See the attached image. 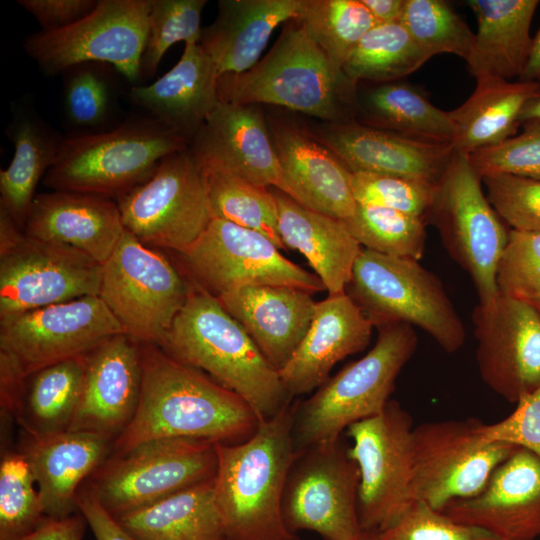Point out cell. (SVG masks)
Wrapping results in <instances>:
<instances>
[{
    "mask_svg": "<svg viewBox=\"0 0 540 540\" xmlns=\"http://www.w3.org/2000/svg\"><path fill=\"white\" fill-rule=\"evenodd\" d=\"M140 351L138 407L113 441L110 455L158 439L191 438L234 445L254 435L260 421L236 393L156 345L140 343Z\"/></svg>",
    "mask_w": 540,
    "mask_h": 540,
    "instance_id": "cell-1",
    "label": "cell"
},
{
    "mask_svg": "<svg viewBox=\"0 0 540 540\" xmlns=\"http://www.w3.org/2000/svg\"><path fill=\"white\" fill-rule=\"evenodd\" d=\"M296 403L260 421L245 442L216 443L214 500L227 540H300L285 525L282 498L297 456L293 438Z\"/></svg>",
    "mask_w": 540,
    "mask_h": 540,
    "instance_id": "cell-2",
    "label": "cell"
},
{
    "mask_svg": "<svg viewBox=\"0 0 540 540\" xmlns=\"http://www.w3.org/2000/svg\"><path fill=\"white\" fill-rule=\"evenodd\" d=\"M158 347L236 393L259 421L274 417L291 402L278 370L218 298L201 286L189 289L184 307Z\"/></svg>",
    "mask_w": 540,
    "mask_h": 540,
    "instance_id": "cell-3",
    "label": "cell"
},
{
    "mask_svg": "<svg viewBox=\"0 0 540 540\" xmlns=\"http://www.w3.org/2000/svg\"><path fill=\"white\" fill-rule=\"evenodd\" d=\"M356 87L293 19L252 68L221 76L218 94L221 102L274 105L339 123L355 120Z\"/></svg>",
    "mask_w": 540,
    "mask_h": 540,
    "instance_id": "cell-4",
    "label": "cell"
},
{
    "mask_svg": "<svg viewBox=\"0 0 540 540\" xmlns=\"http://www.w3.org/2000/svg\"><path fill=\"white\" fill-rule=\"evenodd\" d=\"M373 348L329 377L296 406L293 438L297 451L336 440L352 424L381 413L395 381L416 351L418 337L405 323L378 327Z\"/></svg>",
    "mask_w": 540,
    "mask_h": 540,
    "instance_id": "cell-5",
    "label": "cell"
},
{
    "mask_svg": "<svg viewBox=\"0 0 540 540\" xmlns=\"http://www.w3.org/2000/svg\"><path fill=\"white\" fill-rule=\"evenodd\" d=\"M189 146L151 116L129 120L111 130L64 138L44 183L57 191L119 198L149 179L165 157Z\"/></svg>",
    "mask_w": 540,
    "mask_h": 540,
    "instance_id": "cell-6",
    "label": "cell"
},
{
    "mask_svg": "<svg viewBox=\"0 0 540 540\" xmlns=\"http://www.w3.org/2000/svg\"><path fill=\"white\" fill-rule=\"evenodd\" d=\"M348 286V295L374 326H416L448 353L465 343L464 324L442 282L417 260L362 248Z\"/></svg>",
    "mask_w": 540,
    "mask_h": 540,
    "instance_id": "cell-7",
    "label": "cell"
},
{
    "mask_svg": "<svg viewBox=\"0 0 540 540\" xmlns=\"http://www.w3.org/2000/svg\"><path fill=\"white\" fill-rule=\"evenodd\" d=\"M215 442L166 438L109 457L83 488L114 518L214 480Z\"/></svg>",
    "mask_w": 540,
    "mask_h": 540,
    "instance_id": "cell-8",
    "label": "cell"
},
{
    "mask_svg": "<svg viewBox=\"0 0 540 540\" xmlns=\"http://www.w3.org/2000/svg\"><path fill=\"white\" fill-rule=\"evenodd\" d=\"M481 183L469 155L453 149L426 221L437 228L449 255L472 279L479 304L485 305L499 295L496 273L509 231Z\"/></svg>",
    "mask_w": 540,
    "mask_h": 540,
    "instance_id": "cell-9",
    "label": "cell"
},
{
    "mask_svg": "<svg viewBox=\"0 0 540 540\" xmlns=\"http://www.w3.org/2000/svg\"><path fill=\"white\" fill-rule=\"evenodd\" d=\"M102 272L73 247L27 235L0 209V318L98 296Z\"/></svg>",
    "mask_w": 540,
    "mask_h": 540,
    "instance_id": "cell-10",
    "label": "cell"
},
{
    "mask_svg": "<svg viewBox=\"0 0 540 540\" xmlns=\"http://www.w3.org/2000/svg\"><path fill=\"white\" fill-rule=\"evenodd\" d=\"M124 228L150 247L182 253L213 219L204 165L190 146L165 157L153 175L117 198Z\"/></svg>",
    "mask_w": 540,
    "mask_h": 540,
    "instance_id": "cell-11",
    "label": "cell"
},
{
    "mask_svg": "<svg viewBox=\"0 0 540 540\" xmlns=\"http://www.w3.org/2000/svg\"><path fill=\"white\" fill-rule=\"evenodd\" d=\"M189 295L176 268L126 229L103 264L98 296L140 343L160 346Z\"/></svg>",
    "mask_w": 540,
    "mask_h": 540,
    "instance_id": "cell-12",
    "label": "cell"
},
{
    "mask_svg": "<svg viewBox=\"0 0 540 540\" xmlns=\"http://www.w3.org/2000/svg\"><path fill=\"white\" fill-rule=\"evenodd\" d=\"M122 333V326L99 296L3 317L0 371L24 381L44 367L89 354Z\"/></svg>",
    "mask_w": 540,
    "mask_h": 540,
    "instance_id": "cell-13",
    "label": "cell"
},
{
    "mask_svg": "<svg viewBox=\"0 0 540 540\" xmlns=\"http://www.w3.org/2000/svg\"><path fill=\"white\" fill-rule=\"evenodd\" d=\"M150 0H98L78 22L26 37L27 55L48 75L85 63L109 64L129 81L141 76Z\"/></svg>",
    "mask_w": 540,
    "mask_h": 540,
    "instance_id": "cell-14",
    "label": "cell"
},
{
    "mask_svg": "<svg viewBox=\"0 0 540 540\" xmlns=\"http://www.w3.org/2000/svg\"><path fill=\"white\" fill-rule=\"evenodd\" d=\"M477 418L425 422L412 431L411 496L442 511L486 486L495 468L517 448L482 437Z\"/></svg>",
    "mask_w": 540,
    "mask_h": 540,
    "instance_id": "cell-15",
    "label": "cell"
},
{
    "mask_svg": "<svg viewBox=\"0 0 540 540\" xmlns=\"http://www.w3.org/2000/svg\"><path fill=\"white\" fill-rule=\"evenodd\" d=\"M412 431L411 415L395 400L347 428L352 440L348 454L360 472L357 515L362 531L388 529L413 502Z\"/></svg>",
    "mask_w": 540,
    "mask_h": 540,
    "instance_id": "cell-16",
    "label": "cell"
},
{
    "mask_svg": "<svg viewBox=\"0 0 540 540\" xmlns=\"http://www.w3.org/2000/svg\"><path fill=\"white\" fill-rule=\"evenodd\" d=\"M342 437L297 451L282 498V515L293 533L308 530L323 540H357L360 472Z\"/></svg>",
    "mask_w": 540,
    "mask_h": 540,
    "instance_id": "cell-17",
    "label": "cell"
},
{
    "mask_svg": "<svg viewBox=\"0 0 540 540\" xmlns=\"http://www.w3.org/2000/svg\"><path fill=\"white\" fill-rule=\"evenodd\" d=\"M199 286L215 296L246 286L325 290L320 278L285 258L264 234L213 218L200 237L179 253Z\"/></svg>",
    "mask_w": 540,
    "mask_h": 540,
    "instance_id": "cell-18",
    "label": "cell"
},
{
    "mask_svg": "<svg viewBox=\"0 0 540 540\" xmlns=\"http://www.w3.org/2000/svg\"><path fill=\"white\" fill-rule=\"evenodd\" d=\"M476 362L483 382L510 403L540 386V311L499 293L472 313Z\"/></svg>",
    "mask_w": 540,
    "mask_h": 540,
    "instance_id": "cell-19",
    "label": "cell"
},
{
    "mask_svg": "<svg viewBox=\"0 0 540 540\" xmlns=\"http://www.w3.org/2000/svg\"><path fill=\"white\" fill-rule=\"evenodd\" d=\"M203 165L294 199L258 105L219 102L190 144Z\"/></svg>",
    "mask_w": 540,
    "mask_h": 540,
    "instance_id": "cell-20",
    "label": "cell"
},
{
    "mask_svg": "<svg viewBox=\"0 0 540 540\" xmlns=\"http://www.w3.org/2000/svg\"><path fill=\"white\" fill-rule=\"evenodd\" d=\"M441 512L499 540H536L540 536V458L517 447L495 468L479 494L454 500Z\"/></svg>",
    "mask_w": 540,
    "mask_h": 540,
    "instance_id": "cell-21",
    "label": "cell"
},
{
    "mask_svg": "<svg viewBox=\"0 0 540 540\" xmlns=\"http://www.w3.org/2000/svg\"><path fill=\"white\" fill-rule=\"evenodd\" d=\"M142 387L140 342L118 334L88 354L80 400L70 431L115 440L133 419Z\"/></svg>",
    "mask_w": 540,
    "mask_h": 540,
    "instance_id": "cell-22",
    "label": "cell"
},
{
    "mask_svg": "<svg viewBox=\"0 0 540 540\" xmlns=\"http://www.w3.org/2000/svg\"><path fill=\"white\" fill-rule=\"evenodd\" d=\"M350 173H370L437 184L453 146L414 140L355 120L311 130Z\"/></svg>",
    "mask_w": 540,
    "mask_h": 540,
    "instance_id": "cell-23",
    "label": "cell"
},
{
    "mask_svg": "<svg viewBox=\"0 0 540 540\" xmlns=\"http://www.w3.org/2000/svg\"><path fill=\"white\" fill-rule=\"evenodd\" d=\"M267 122L294 200L333 218L348 219L357 203L345 166L310 129L283 119Z\"/></svg>",
    "mask_w": 540,
    "mask_h": 540,
    "instance_id": "cell-24",
    "label": "cell"
},
{
    "mask_svg": "<svg viewBox=\"0 0 540 540\" xmlns=\"http://www.w3.org/2000/svg\"><path fill=\"white\" fill-rule=\"evenodd\" d=\"M373 326L346 292L317 302L306 335L278 371L287 392L293 397L319 388L337 362L368 346Z\"/></svg>",
    "mask_w": 540,
    "mask_h": 540,
    "instance_id": "cell-25",
    "label": "cell"
},
{
    "mask_svg": "<svg viewBox=\"0 0 540 540\" xmlns=\"http://www.w3.org/2000/svg\"><path fill=\"white\" fill-rule=\"evenodd\" d=\"M216 297L278 371L303 340L317 306L311 293L290 286H246Z\"/></svg>",
    "mask_w": 540,
    "mask_h": 540,
    "instance_id": "cell-26",
    "label": "cell"
},
{
    "mask_svg": "<svg viewBox=\"0 0 540 540\" xmlns=\"http://www.w3.org/2000/svg\"><path fill=\"white\" fill-rule=\"evenodd\" d=\"M124 230L112 199L57 190L35 196L24 227L31 237L73 247L101 264L111 256Z\"/></svg>",
    "mask_w": 540,
    "mask_h": 540,
    "instance_id": "cell-27",
    "label": "cell"
},
{
    "mask_svg": "<svg viewBox=\"0 0 540 540\" xmlns=\"http://www.w3.org/2000/svg\"><path fill=\"white\" fill-rule=\"evenodd\" d=\"M220 75L199 43L185 44L179 61L148 85H134L131 101L189 145L219 104Z\"/></svg>",
    "mask_w": 540,
    "mask_h": 540,
    "instance_id": "cell-28",
    "label": "cell"
},
{
    "mask_svg": "<svg viewBox=\"0 0 540 540\" xmlns=\"http://www.w3.org/2000/svg\"><path fill=\"white\" fill-rule=\"evenodd\" d=\"M112 445L106 436L83 431L28 438L21 453L34 474L47 518L79 512L76 501L81 485L109 457Z\"/></svg>",
    "mask_w": 540,
    "mask_h": 540,
    "instance_id": "cell-29",
    "label": "cell"
},
{
    "mask_svg": "<svg viewBox=\"0 0 540 540\" xmlns=\"http://www.w3.org/2000/svg\"><path fill=\"white\" fill-rule=\"evenodd\" d=\"M215 20L202 28L199 44L221 76L252 68L273 31L298 19L304 0H220Z\"/></svg>",
    "mask_w": 540,
    "mask_h": 540,
    "instance_id": "cell-30",
    "label": "cell"
},
{
    "mask_svg": "<svg viewBox=\"0 0 540 540\" xmlns=\"http://www.w3.org/2000/svg\"><path fill=\"white\" fill-rule=\"evenodd\" d=\"M270 189L277 204L278 230L284 246L304 255L329 295L345 293L362 246L342 220Z\"/></svg>",
    "mask_w": 540,
    "mask_h": 540,
    "instance_id": "cell-31",
    "label": "cell"
},
{
    "mask_svg": "<svg viewBox=\"0 0 540 540\" xmlns=\"http://www.w3.org/2000/svg\"><path fill=\"white\" fill-rule=\"evenodd\" d=\"M477 18L474 45L468 58L476 78L493 76L508 80L522 75L532 37L530 26L538 0H469Z\"/></svg>",
    "mask_w": 540,
    "mask_h": 540,
    "instance_id": "cell-32",
    "label": "cell"
},
{
    "mask_svg": "<svg viewBox=\"0 0 540 540\" xmlns=\"http://www.w3.org/2000/svg\"><path fill=\"white\" fill-rule=\"evenodd\" d=\"M476 88L459 107L448 111L456 127L453 149L471 154L516 135L521 111L536 82H510L493 76L476 78Z\"/></svg>",
    "mask_w": 540,
    "mask_h": 540,
    "instance_id": "cell-33",
    "label": "cell"
},
{
    "mask_svg": "<svg viewBox=\"0 0 540 540\" xmlns=\"http://www.w3.org/2000/svg\"><path fill=\"white\" fill-rule=\"evenodd\" d=\"M88 354L44 367L25 378L9 413L30 439L68 431L76 412Z\"/></svg>",
    "mask_w": 540,
    "mask_h": 540,
    "instance_id": "cell-34",
    "label": "cell"
},
{
    "mask_svg": "<svg viewBox=\"0 0 540 540\" xmlns=\"http://www.w3.org/2000/svg\"><path fill=\"white\" fill-rule=\"evenodd\" d=\"M115 519L137 540H227L214 480Z\"/></svg>",
    "mask_w": 540,
    "mask_h": 540,
    "instance_id": "cell-35",
    "label": "cell"
},
{
    "mask_svg": "<svg viewBox=\"0 0 540 540\" xmlns=\"http://www.w3.org/2000/svg\"><path fill=\"white\" fill-rule=\"evenodd\" d=\"M356 114L358 123L423 142L453 145L456 136L449 112L409 83L394 81L371 88L361 100L357 98Z\"/></svg>",
    "mask_w": 540,
    "mask_h": 540,
    "instance_id": "cell-36",
    "label": "cell"
},
{
    "mask_svg": "<svg viewBox=\"0 0 540 540\" xmlns=\"http://www.w3.org/2000/svg\"><path fill=\"white\" fill-rule=\"evenodd\" d=\"M8 134L14 154L0 171V209L24 230L37 184L54 165L64 138L28 113L14 117Z\"/></svg>",
    "mask_w": 540,
    "mask_h": 540,
    "instance_id": "cell-37",
    "label": "cell"
},
{
    "mask_svg": "<svg viewBox=\"0 0 540 540\" xmlns=\"http://www.w3.org/2000/svg\"><path fill=\"white\" fill-rule=\"evenodd\" d=\"M431 57L400 22L375 25L361 39L342 70L355 84L360 80L382 84L415 72Z\"/></svg>",
    "mask_w": 540,
    "mask_h": 540,
    "instance_id": "cell-38",
    "label": "cell"
},
{
    "mask_svg": "<svg viewBox=\"0 0 540 540\" xmlns=\"http://www.w3.org/2000/svg\"><path fill=\"white\" fill-rule=\"evenodd\" d=\"M204 167L213 218L260 232L279 249H287L279 234L277 204L270 188L255 185L223 169Z\"/></svg>",
    "mask_w": 540,
    "mask_h": 540,
    "instance_id": "cell-39",
    "label": "cell"
},
{
    "mask_svg": "<svg viewBox=\"0 0 540 540\" xmlns=\"http://www.w3.org/2000/svg\"><path fill=\"white\" fill-rule=\"evenodd\" d=\"M298 20L307 36L341 69L376 25L362 0H304Z\"/></svg>",
    "mask_w": 540,
    "mask_h": 540,
    "instance_id": "cell-40",
    "label": "cell"
},
{
    "mask_svg": "<svg viewBox=\"0 0 540 540\" xmlns=\"http://www.w3.org/2000/svg\"><path fill=\"white\" fill-rule=\"evenodd\" d=\"M353 237L366 249L394 257L419 261L425 250L424 218L386 207L358 204L342 220Z\"/></svg>",
    "mask_w": 540,
    "mask_h": 540,
    "instance_id": "cell-41",
    "label": "cell"
},
{
    "mask_svg": "<svg viewBox=\"0 0 540 540\" xmlns=\"http://www.w3.org/2000/svg\"><path fill=\"white\" fill-rule=\"evenodd\" d=\"M400 23L414 42L434 56L441 53L468 60L475 33L442 0H404Z\"/></svg>",
    "mask_w": 540,
    "mask_h": 540,
    "instance_id": "cell-42",
    "label": "cell"
},
{
    "mask_svg": "<svg viewBox=\"0 0 540 540\" xmlns=\"http://www.w3.org/2000/svg\"><path fill=\"white\" fill-rule=\"evenodd\" d=\"M47 517L25 456L8 453L0 464V540H18Z\"/></svg>",
    "mask_w": 540,
    "mask_h": 540,
    "instance_id": "cell-43",
    "label": "cell"
},
{
    "mask_svg": "<svg viewBox=\"0 0 540 540\" xmlns=\"http://www.w3.org/2000/svg\"><path fill=\"white\" fill-rule=\"evenodd\" d=\"M206 3V0H150L142 76L152 77L174 44L199 43L203 28L201 14Z\"/></svg>",
    "mask_w": 540,
    "mask_h": 540,
    "instance_id": "cell-44",
    "label": "cell"
},
{
    "mask_svg": "<svg viewBox=\"0 0 540 540\" xmlns=\"http://www.w3.org/2000/svg\"><path fill=\"white\" fill-rule=\"evenodd\" d=\"M103 65L85 63L65 72L64 114L71 126L85 134L98 132L113 108L114 90Z\"/></svg>",
    "mask_w": 540,
    "mask_h": 540,
    "instance_id": "cell-45",
    "label": "cell"
},
{
    "mask_svg": "<svg viewBox=\"0 0 540 540\" xmlns=\"http://www.w3.org/2000/svg\"><path fill=\"white\" fill-rule=\"evenodd\" d=\"M350 185L358 204L386 207L426 220L437 184L358 172L350 173Z\"/></svg>",
    "mask_w": 540,
    "mask_h": 540,
    "instance_id": "cell-46",
    "label": "cell"
},
{
    "mask_svg": "<svg viewBox=\"0 0 540 540\" xmlns=\"http://www.w3.org/2000/svg\"><path fill=\"white\" fill-rule=\"evenodd\" d=\"M496 282L509 297L533 302L540 296V233L509 230Z\"/></svg>",
    "mask_w": 540,
    "mask_h": 540,
    "instance_id": "cell-47",
    "label": "cell"
},
{
    "mask_svg": "<svg viewBox=\"0 0 540 540\" xmlns=\"http://www.w3.org/2000/svg\"><path fill=\"white\" fill-rule=\"evenodd\" d=\"M482 183L488 201L512 229L540 233V180L497 174Z\"/></svg>",
    "mask_w": 540,
    "mask_h": 540,
    "instance_id": "cell-48",
    "label": "cell"
},
{
    "mask_svg": "<svg viewBox=\"0 0 540 540\" xmlns=\"http://www.w3.org/2000/svg\"><path fill=\"white\" fill-rule=\"evenodd\" d=\"M378 540H499L476 526L454 521L424 501L414 500L388 529L377 532Z\"/></svg>",
    "mask_w": 540,
    "mask_h": 540,
    "instance_id": "cell-49",
    "label": "cell"
},
{
    "mask_svg": "<svg viewBox=\"0 0 540 540\" xmlns=\"http://www.w3.org/2000/svg\"><path fill=\"white\" fill-rule=\"evenodd\" d=\"M469 160L482 179L508 174L540 180V130H527L504 142L469 154Z\"/></svg>",
    "mask_w": 540,
    "mask_h": 540,
    "instance_id": "cell-50",
    "label": "cell"
},
{
    "mask_svg": "<svg viewBox=\"0 0 540 540\" xmlns=\"http://www.w3.org/2000/svg\"><path fill=\"white\" fill-rule=\"evenodd\" d=\"M516 404L503 420L483 424L482 437L528 449L540 458V386Z\"/></svg>",
    "mask_w": 540,
    "mask_h": 540,
    "instance_id": "cell-51",
    "label": "cell"
},
{
    "mask_svg": "<svg viewBox=\"0 0 540 540\" xmlns=\"http://www.w3.org/2000/svg\"><path fill=\"white\" fill-rule=\"evenodd\" d=\"M98 0H17L31 14L43 31L68 27L88 15Z\"/></svg>",
    "mask_w": 540,
    "mask_h": 540,
    "instance_id": "cell-52",
    "label": "cell"
},
{
    "mask_svg": "<svg viewBox=\"0 0 540 540\" xmlns=\"http://www.w3.org/2000/svg\"><path fill=\"white\" fill-rule=\"evenodd\" d=\"M76 502L96 540H137L83 488H80Z\"/></svg>",
    "mask_w": 540,
    "mask_h": 540,
    "instance_id": "cell-53",
    "label": "cell"
},
{
    "mask_svg": "<svg viewBox=\"0 0 540 540\" xmlns=\"http://www.w3.org/2000/svg\"><path fill=\"white\" fill-rule=\"evenodd\" d=\"M87 525L81 512L64 518H46L34 531L18 540H83Z\"/></svg>",
    "mask_w": 540,
    "mask_h": 540,
    "instance_id": "cell-54",
    "label": "cell"
},
{
    "mask_svg": "<svg viewBox=\"0 0 540 540\" xmlns=\"http://www.w3.org/2000/svg\"><path fill=\"white\" fill-rule=\"evenodd\" d=\"M376 25L398 23L401 20L404 0H362Z\"/></svg>",
    "mask_w": 540,
    "mask_h": 540,
    "instance_id": "cell-55",
    "label": "cell"
},
{
    "mask_svg": "<svg viewBox=\"0 0 540 540\" xmlns=\"http://www.w3.org/2000/svg\"><path fill=\"white\" fill-rule=\"evenodd\" d=\"M535 82L536 88L525 103L519 117V124L523 131L540 130V77Z\"/></svg>",
    "mask_w": 540,
    "mask_h": 540,
    "instance_id": "cell-56",
    "label": "cell"
},
{
    "mask_svg": "<svg viewBox=\"0 0 540 540\" xmlns=\"http://www.w3.org/2000/svg\"><path fill=\"white\" fill-rule=\"evenodd\" d=\"M540 77V29L532 39V45L529 57L520 81L530 82L536 81Z\"/></svg>",
    "mask_w": 540,
    "mask_h": 540,
    "instance_id": "cell-57",
    "label": "cell"
},
{
    "mask_svg": "<svg viewBox=\"0 0 540 540\" xmlns=\"http://www.w3.org/2000/svg\"><path fill=\"white\" fill-rule=\"evenodd\" d=\"M357 540H378L377 532L362 531L360 537Z\"/></svg>",
    "mask_w": 540,
    "mask_h": 540,
    "instance_id": "cell-58",
    "label": "cell"
},
{
    "mask_svg": "<svg viewBox=\"0 0 540 540\" xmlns=\"http://www.w3.org/2000/svg\"><path fill=\"white\" fill-rule=\"evenodd\" d=\"M531 303H533V304L537 307V309L540 311V296L537 297V298H536L533 302H531Z\"/></svg>",
    "mask_w": 540,
    "mask_h": 540,
    "instance_id": "cell-59",
    "label": "cell"
}]
</instances>
